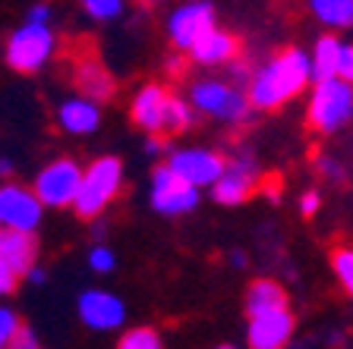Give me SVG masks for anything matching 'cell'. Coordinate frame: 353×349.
Masks as SVG:
<instances>
[{"label": "cell", "mask_w": 353, "mask_h": 349, "mask_svg": "<svg viewBox=\"0 0 353 349\" xmlns=\"http://www.w3.org/2000/svg\"><path fill=\"white\" fill-rule=\"evenodd\" d=\"M186 104H190L192 114L214 116L221 123H246L252 114L240 85H230L224 79H212V76L192 82Z\"/></svg>", "instance_id": "cell-4"}, {"label": "cell", "mask_w": 353, "mask_h": 349, "mask_svg": "<svg viewBox=\"0 0 353 349\" xmlns=\"http://www.w3.org/2000/svg\"><path fill=\"white\" fill-rule=\"evenodd\" d=\"M13 167H16V164L10 158H0V180H7V176L13 173Z\"/></svg>", "instance_id": "cell-34"}, {"label": "cell", "mask_w": 353, "mask_h": 349, "mask_svg": "<svg viewBox=\"0 0 353 349\" xmlns=\"http://www.w3.org/2000/svg\"><path fill=\"white\" fill-rule=\"evenodd\" d=\"M82 10H85L88 19H95V22H114L126 10V3L123 0H85Z\"/></svg>", "instance_id": "cell-23"}, {"label": "cell", "mask_w": 353, "mask_h": 349, "mask_svg": "<svg viewBox=\"0 0 353 349\" xmlns=\"http://www.w3.org/2000/svg\"><path fill=\"white\" fill-rule=\"evenodd\" d=\"M309 82H312L309 54L300 47H287L246 76L243 95L250 101V110H278L287 101H294L300 92H306Z\"/></svg>", "instance_id": "cell-1"}, {"label": "cell", "mask_w": 353, "mask_h": 349, "mask_svg": "<svg viewBox=\"0 0 353 349\" xmlns=\"http://www.w3.org/2000/svg\"><path fill=\"white\" fill-rule=\"evenodd\" d=\"M13 290H16V277H10L7 271H0V299L10 296Z\"/></svg>", "instance_id": "cell-31"}, {"label": "cell", "mask_w": 353, "mask_h": 349, "mask_svg": "<svg viewBox=\"0 0 353 349\" xmlns=\"http://www.w3.org/2000/svg\"><path fill=\"white\" fill-rule=\"evenodd\" d=\"M82 167L73 158H57L44 164L35 176L32 195L41 202V208H73V198L79 192Z\"/></svg>", "instance_id": "cell-7"}, {"label": "cell", "mask_w": 353, "mask_h": 349, "mask_svg": "<svg viewBox=\"0 0 353 349\" xmlns=\"http://www.w3.org/2000/svg\"><path fill=\"white\" fill-rule=\"evenodd\" d=\"M212 29H218V19H214V7L205 3V0L180 3V7L168 16V38L176 51L190 54Z\"/></svg>", "instance_id": "cell-9"}, {"label": "cell", "mask_w": 353, "mask_h": 349, "mask_svg": "<svg viewBox=\"0 0 353 349\" xmlns=\"http://www.w3.org/2000/svg\"><path fill=\"white\" fill-rule=\"evenodd\" d=\"M120 189H123V160L104 154V158L92 160V164L82 170L79 192H76V198H73V211L79 214L82 220H95L98 214L120 195Z\"/></svg>", "instance_id": "cell-3"}, {"label": "cell", "mask_w": 353, "mask_h": 349, "mask_svg": "<svg viewBox=\"0 0 353 349\" xmlns=\"http://www.w3.org/2000/svg\"><path fill=\"white\" fill-rule=\"evenodd\" d=\"M294 312L278 308V312H265L250 318L246 324V346L250 349H284L294 337Z\"/></svg>", "instance_id": "cell-14"}, {"label": "cell", "mask_w": 353, "mask_h": 349, "mask_svg": "<svg viewBox=\"0 0 353 349\" xmlns=\"http://www.w3.org/2000/svg\"><path fill=\"white\" fill-rule=\"evenodd\" d=\"M341 41L338 35H322L309 54V73L312 82H325V79H338V60H341Z\"/></svg>", "instance_id": "cell-20"}, {"label": "cell", "mask_w": 353, "mask_h": 349, "mask_svg": "<svg viewBox=\"0 0 353 349\" xmlns=\"http://www.w3.org/2000/svg\"><path fill=\"white\" fill-rule=\"evenodd\" d=\"M319 167H322V176H328V180H338L341 176V164L334 158H319Z\"/></svg>", "instance_id": "cell-30"}, {"label": "cell", "mask_w": 353, "mask_h": 349, "mask_svg": "<svg viewBox=\"0 0 353 349\" xmlns=\"http://www.w3.org/2000/svg\"><path fill=\"white\" fill-rule=\"evenodd\" d=\"M82 324L92 330H117L126 321V306L117 293L110 290H85L76 302Z\"/></svg>", "instance_id": "cell-13"}, {"label": "cell", "mask_w": 353, "mask_h": 349, "mask_svg": "<svg viewBox=\"0 0 353 349\" xmlns=\"http://www.w3.org/2000/svg\"><path fill=\"white\" fill-rule=\"evenodd\" d=\"M312 16L328 29H347L353 22V3L350 0H312L309 3Z\"/></svg>", "instance_id": "cell-21"}, {"label": "cell", "mask_w": 353, "mask_h": 349, "mask_svg": "<svg viewBox=\"0 0 353 349\" xmlns=\"http://www.w3.org/2000/svg\"><path fill=\"white\" fill-rule=\"evenodd\" d=\"M331 271H334V277H338V284L350 293L353 290V252L347 246H341V248L331 252Z\"/></svg>", "instance_id": "cell-24"}, {"label": "cell", "mask_w": 353, "mask_h": 349, "mask_svg": "<svg viewBox=\"0 0 353 349\" xmlns=\"http://www.w3.org/2000/svg\"><path fill=\"white\" fill-rule=\"evenodd\" d=\"M130 116L139 129L148 132V138L176 136L192 126V110L186 98L174 95L170 88L158 85V82H148L132 95Z\"/></svg>", "instance_id": "cell-2"}, {"label": "cell", "mask_w": 353, "mask_h": 349, "mask_svg": "<svg viewBox=\"0 0 353 349\" xmlns=\"http://www.w3.org/2000/svg\"><path fill=\"white\" fill-rule=\"evenodd\" d=\"M19 318H16V312L13 308H7V306H0V349H7L10 343H13V337L19 334Z\"/></svg>", "instance_id": "cell-26"}, {"label": "cell", "mask_w": 353, "mask_h": 349, "mask_svg": "<svg viewBox=\"0 0 353 349\" xmlns=\"http://www.w3.org/2000/svg\"><path fill=\"white\" fill-rule=\"evenodd\" d=\"M7 349H41V343H38V337L29 328H19V334L13 337V343Z\"/></svg>", "instance_id": "cell-27"}, {"label": "cell", "mask_w": 353, "mask_h": 349, "mask_svg": "<svg viewBox=\"0 0 353 349\" xmlns=\"http://www.w3.org/2000/svg\"><path fill=\"white\" fill-rule=\"evenodd\" d=\"M88 268L95 271V274H110V271L117 268V255L110 252V246L98 242V246H92V252H88Z\"/></svg>", "instance_id": "cell-25"}, {"label": "cell", "mask_w": 353, "mask_h": 349, "mask_svg": "<svg viewBox=\"0 0 353 349\" xmlns=\"http://www.w3.org/2000/svg\"><path fill=\"white\" fill-rule=\"evenodd\" d=\"M278 308H290L287 306V293L278 280H268V277H259L246 286V315L256 318L265 312H278Z\"/></svg>", "instance_id": "cell-19"}, {"label": "cell", "mask_w": 353, "mask_h": 349, "mask_svg": "<svg viewBox=\"0 0 353 349\" xmlns=\"http://www.w3.org/2000/svg\"><path fill=\"white\" fill-rule=\"evenodd\" d=\"M224 164L228 160L221 158L218 151H212V148H174V151L168 154V164L164 167L170 170V173L176 176V180H183L186 186H192V189H212L214 180L221 176V170H224Z\"/></svg>", "instance_id": "cell-8"}, {"label": "cell", "mask_w": 353, "mask_h": 349, "mask_svg": "<svg viewBox=\"0 0 353 349\" xmlns=\"http://www.w3.org/2000/svg\"><path fill=\"white\" fill-rule=\"evenodd\" d=\"M152 208L164 218H180V214H190L199 204V192L192 186H186L183 180H176L168 167H158L152 173Z\"/></svg>", "instance_id": "cell-11"}, {"label": "cell", "mask_w": 353, "mask_h": 349, "mask_svg": "<svg viewBox=\"0 0 353 349\" xmlns=\"http://www.w3.org/2000/svg\"><path fill=\"white\" fill-rule=\"evenodd\" d=\"M26 22H38V25H51V7L48 3H35L29 10V19Z\"/></svg>", "instance_id": "cell-29"}, {"label": "cell", "mask_w": 353, "mask_h": 349, "mask_svg": "<svg viewBox=\"0 0 353 349\" xmlns=\"http://www.w3.org/2000/svg\"><path fill=\"white\" fill-rule=\"evenodd\" d=\"M145 151L148 154H161L164 151V142H161V138H148V142H145Z\"/></svg>", "instance_id": "cell-33"}, {"label": "cell", "mask_w": 353, "mask_h": 349, "mask_svg": "<svg viewBox=\"0 0 353 349\" xmlns=\"http://www.w3.org/2000/svg\"><path fill=\"white\" fill-rule=\"evenodd\" d=\"M57 51V35L51 25L22 22L3 44V60L16 73H38Z\"/></svg>", "instance_id": "cell-6"}, {"label": "cell", "mask_w": 353, "mask_h": 349, "mask_svg": "<svg viewBox=\"0 0 353 349\" xmlns=\"http://www.w3.org/2000/svg\"><path fill=\"white\" fill-rule=\"evenodd\" d=\"M26 277H29V280H32V284H35V286H41L44 280H48V274H44V271L38 268V264H35V268H32V271H29V274H26Z\"/></svg>", "instance_id": "cell-32"}, {"label": "cell", "mask_w": 353, "mask_h": 349, "mask_svg": "<svg viewBox=\"0 0 353 349\" xmlns=\"http://www.w3.org/2000/svg\"><path fill=\"white\" fill-rule=\"evenodd\" d=\"M117 349H164V340L154 328H126L117 340Z\"/></svg>", "instance_id": "cell-22"}, {"label": "cell", "mask_w": 353, "mask_h": 349, "mask_svg": "<svg viewBox=\"0 0 353 349\" xmlns=\"http://www.w3.org/2000/svg\"><path fill=\"white\" fill-rule=\"evenodd\" d=\"M57 126L70 136H92L101 126V107L85 98H66L57 107Z\"/></svg>", "instance_id": "cell-17"}, {"label": "cell", "mask_w": 353, "mask_h": 349, "mask_svg": "<svg viewBox=\"0 0 353 349\" xmlns=\"http://www.w3.org/2000/svg\"><path fill=\"white\" fill-rule=\"evenodd\" d=\"M259 180V164L252 154H240V158L228 160L221 176L214 180L212 195L218 204H243L246 198L252 195Z\"/></svg>", "instance_id": "cell-12"}, {"label": "cell", "mask_w": 353, "mask_h": 349, "mask_svg": "<svg viewBox=\"0 0 353 349\" xmlns=\"http://www.w3.org/2000/svg\"><path fill=\"white\" fill-rule=\"evenodd\" d=\"M35 236H26V233H13L0 226V271H7L10 277L19 280L22 274H29L35 268Z\"/></svg>", "instance_id": "cell-16"}, {"label": "cell", "mask_w": 353, "mask_h": 349, "mask_svg": "<svg viewBox=\"0 0 353 349\" xmlns=\"http://www.w3.org/2000/svg\"><path fill=\"white\" fill-rule=\"evenodd\" d=\"M73 82H76V92H79V98H85V101H92V104L108 101V98L117 92V82H114L110 70L101 63V60H95V57L76 60Z\"/></svg>", "instance_id": "cell-15"}, {"label": "cell", "mask_w": 353, "mask_h": 349, "mask_svg": "<svg viewBox=\"0 0 353 349\" xmlns=\"http://www.w3.org/2000/svg\"><path fill=\"white\" fill-rule=\"evenodd\" d=\"M218 349H240V346H218Z\"/></svg>", "instance_id": "cell-36"}, {"label": "cell", "mask_w": 353, "mask_h": 349, "mask_svg": "<svg viewBox=\"0 0 353 349\" xmlns=\"http://www.w3.org/2000/svg\"><path fill=\"white\" fill-rule=\"evenodd\" d=\"M41 202L32 195L29 186H22V182H3L0 186V226L3 230H13V233H32L38 230L41 224Z\"/></svg>", "instance_id": "cell-10"}, {"label": "cell", "mask_w": 353, "mask_h": 349, "mask_svg": "<svg viewBox=\"0 0 353 349\" xmlns=\"http://www.w3.org/2000/svg\"><path fill=\"white\" fill-rule=\"evenodd\" d=\"M230 264L243 268V264H246V255H243V252H230Z\"/></svg>", "instance_id": "cell-35"}, {"label": "cell", "mask_w": 353, "mask_h": 349, "mask_svg": "<svg viewBox=\"0 0 353 349\" xmlns=\"http://www.w3.org/2000/svg\"><path fill=\"white\" fill-rule=\"evenodd\" d=\"M319 208H322V195L319 192H303V198H300V211L306 214V218H312V214H319Z\"/></svg>", "instance_id": "cell-28"}, {"label": "cell", "mask_w": 353, "mask_h": 349, "mask_svg": "<svg viewBox=\"0 0 353 349\" xmlns=\"http://www.w3.org/2000/svg\"><path fill=\"white\" fill-rule=\"evenodd\" d=\"M309 126L322 136H334L344 129L353 116V85L341 79L312 82V95H309Z\"/></svg>", "instance_id": "cell-5"}, {"label": "cell", "mask_w": 353, "mask_h": 349, "mask_svg": "<svg viewBox=\"0 0 353 349\" xmlns=\"http://www.w3.org/2000/svg\"><path fill=\"white\" fill-rule=\"evenodd\" d=\"M236 54H240L236 38L230 35V32H224V29H212L190 51V57L196 60L199 66H224V63H234Z\"/></svg>", "instance_id": "cell-18"}]
</instances>
